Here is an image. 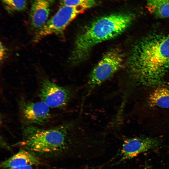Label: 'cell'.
<instances>
[{"label": "cell", "instance_id": "6da1fadb", "mask_svg": "<svg viewBox=\"0 0 169 169\" xmlns=\"http://www.w3.org/2000/svg\"><path fill=\"white\" fill-rule=\"evenodd\" d=\"M23 132L24 139L19 144L36 156L52 155L72 150L78 158L85 157L93 143L91 132L80 116L51 128L28 125Z\"/></svg>", "mask_w": 169, "mask_h": 169}, {"label": "cell", "instance_id": "7a4b0ae2", "mask_svg": "<svg viewBox=\"0 0 169 169\" xmlns=\"http://www.w3.org/2000/svg\"><path fill=\"white\" fill-rule=\"evenodd\" d=\"M169 73V31H152L138 39L131 50L125 87L159 85Z\"/></svg>", "mask_w": 169, "mask_h": 169}, {"label": "cell", "instance_id": "3957f363", "mask_svg": "<svg viewBox=\"0 0 169 169\" xmlns=\"http://www.w3.org/2000/svg\"><path fill=\"white\" fill-rule=\"evenodd\" d=\"M132 13H113L93 21L77 36L70 61L79 64L87 59L94 47L120 35L130 25L134 19Z\"/></svg>", "mask_w": 169, "mask_h": 169}, {"label": "cell", "instance_id": "277c9868", "mask_svg": "<svg viewBox=\"0 0 169 169\" xmlns=\"http://www.w3.org/2000/svg\"><path fill=\"white\" fill-rule=\"evenodd\" d=\"M124 59L122 52L118 48L110 49L106 52L89 75L82 104L96 88L109 79L120 69Z\"/></svg>", "mask_w": 169, "mask_h": 169}, {"label": "cell", "instance_id": "5b68a950", "mask_svg": "<svg viewBox=\"0 0 169 169\" xmlns=\"http://www.w3.org/2000/svg\"><path fill=\"white\" fill-rule=\"evenodd\" d=\"M86 10L81 7L61 6L56 13L38 30L33 41L37 42L45 37L52 34L62 35L69 24Z\"/></svg>", "mask_w": 169, "mask_h": 169}, {"label": "cell", "instance_id": "8992f818", "mask_svg": "<svg viewBox=\"0 0 169 169\" xmlns=\"http://www.w3.org/2000/svg\"><path fill=\"white\" fill-rule=\"evenodd\" d=\"M161 142L160 138L148 136H136L126 139L120 151L112 159L115 161L111 165H117L142 153L155 149L160 146Z\"/></svg>", "mask_w": 169, "mask_h": 169}, {"label": "cell", "instance_id": "52a82bcc", "mask_svg": "<svg viewBox=\"0 0 169 169\" xmlns=\"http://www.w3.org/2000/svg\"><path fill=\"white\" fill-rule=\"evenodd\" d=\"M79 89L61 86L45 78L41 83L39 96L50 108H61L68 104Z\"/></svg>", "mask_w": 169, "mask_h": 169}, {"label": "cell", "instance_id": "ba28073f", "mask_svg": "<svg viewBox=\"0 0 169 169\" xmlns=\"http://www.w3.org/2000/svg\"><path fill=\"white\" fill-rule=\"evenodd\" d=\"M50 107L44 101L23 103L22 105L23 117L27 122L42 125L50 119Z\"/></svg>", "mask_w": 169, "mask_h": 169}, {"label": "cell", "instance_id": "9c48e42d", "mask_svg": "<svg viewBox=\"0 0 169 169\" xmlns=\"http://www.w3.org/2000/svg\"><path fill=\"white\" fill-rule=\"evenodd\" d=\"M29 14L30 23L38 30L46 23L50 13V3L48 0H31Z\"/></svg>", "mask_w": 169, "mask_h": 169}, {"label": "cell", "instance_id": "30bf717a", "mask_svg": "<svg viewBox=\"0 0 169 169\" xmlns=\"http://www.w3.org/2000/svg\"><path fill=\"white\" fill-rule=\"evenodd\" d=\"M40 164L36 155L27 150H20L17 153L2 161L1 167L3 169L30 165L36 166Z\"/></svg>", "mask_w": 169, "mask_h": 169}, {"label": "cell", "instance_id": "8fae6325", "mask_svg": "<svg viewBox=\"0 0 169 169\" xmlns=\"http://www.w3.org/2000/svg\"><path fill=\"white\" fill-rule=\"evenodd\" d=\"M148 103L151 106L169 108V87L159 86L149 95Z\"/></svg>", "mask_w": 169, "mask_h": 169}, {"label": "cell", "instance_id": "7c38bea8", "mask_svg": "<svg viewBox=\"0 0 169 169\" xmlns=\"http://www.w3.org/2000/svg\"><path fill=\"white\" fill-rule=\"evenodd\" d=\"M148 11L160 18L169 17V0H146Z\"/></svg>", "mask_w": 169, "mask_h": 169}, {"label": "cell", "instance_id": "4fadbf2b", "mask_svg": "<svg viewBox=\"0 0 169 169\" xmlns=\"http://www.w3.org/2000/svg\"><path fill=\"white\" fill-rule=\"evenodd\" d=\"M4 9L10 13L24 10L26 0H1Z\"/></svg>", "mask_w": 169, "mask_h": 169}, {"label": "cell", "instance_id": "5bb4252c", "mask_svg": "<svg viewBox=\"0 0 169 169\" xmlns=\"http://www.w3.org/2000/svg\"><path fill=\"white\" fill-rule=\"evenodd\" d=\"M60 4L62 6L81 7L86 10L95 6L96 2L95 0H61Z\"/></svg>", "mask_w": 169, "mask_h": 169}, {"label": "cell", "instance_id": "9a60e30c", "mask_svg": "<svg viewBox=\"0 0 169 169\" xmlns=\"http://www.w3.org/2000/svg\"><path fill=\"white\" fill-rule=\"evenodd\" d=\"M6 54V49L3 44L1 43L0 52V57L1 60H3Z\"/></svg>", "mask_w": 169, "mask_h": 169}, {"label": "cell", "instance_id": "2e32d148", "mask_svg": "<svg viewBox=\"0 0 169 169\" xmlns=\"http://www.w3.org/2000/svg\"><path fill=\"white\" fill-rule=\"evenodd\" d=\"M8 169H37L34 166L28 165L25 166H20L17 167H14Z\"/></svg>", "mask_w": 169, "mask_h": 169}, {"label": "cell", "instance_id": "e0dca14e", "mask_svg": "<svg viewBox=\"0 0 169 169\" xmlns=\"http://www.w3.org/2000/svg\"><path fill=\"white\" fill-rule=\"evenodd\" d=\"M48 1H49L50 2H53L54 0H48Z\"/></svg>", "mask_w": 169, "mask_h": 169}]
</instances>
